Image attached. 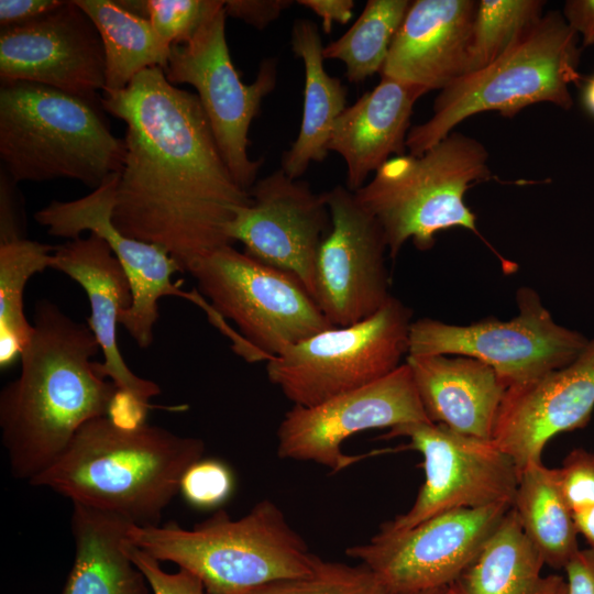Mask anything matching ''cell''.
Segmentation results:
<instances>
[{"mask_svg":"<svg viewBox=\"0 0 594 594\" xmlns=\"http://www.w3.org/2000/svg\"><path fill=\"white\" fill-rule=\"evenodd\" d=\"M292 50L305 67L304 107L297 139L282 158V169L299 178L310 163L322 162L333 124L346 108V87L323 66V46L316 23L295 20L292 29Z\"/></svg>","mask_w":594,"mask_h":594,"instance_id":"25","label":"cell"},{"mask_svg":"<svg viewBox=\"0 0 594 594\" xmlns=\"http://www.w3.org/2000/svg\"><path fill=\"white\" fill-rule=\"evenodd\" d=\"M75 2L94 22L102 40L106 57L103 92L123 90L144 69H166L172 46L157 35L148 19L128 10L120 1Z\"/></svg>","mask_w":594,"mask_h":594,"instance_id":"27","label":"cell"},{"mask_svg":"<svg viewBox=\"0 0 594 594\" xmlns=\"http://www.w3.org/2000/svg\"><path fill=\"white\" fill-rule=\"evenodd\" d=\"M187 273L213 309L234 322L261 360L268 361L334 327L299 279L232 244L198 258Z\"/></svg>","mask_w":594,"mask_h":594,"instance_id":"8","label":"cell"},{"mask_svg":"<svg viewBox=\"0 0 594 594\" xmlns=\"http://www.w3.org/2000/svg\"><path fill=\"white\" fill-rule=\"evenodd\" d=\"M411 422L431 421L405 362L373 383L318 405H293L277 428V455L315 462L336 473L356 460L342 452L349 437Z\"/></svg>","mask_w":594,"mask_h":594,"instance_id":"15","label":"cell"},{"mask_svg":"<svg viewBox=\"0 0 594 594\" xmlns=\"http://www.w3.org/2000/svg\"><path fill=\"white\" fill-rule=\"evenodd\" d=\"M487 161L484 144L451 132L421 155L405 153L384 163L354 195L382 226L389 257L410 239L427 251L438 232L451 228L481 237L464 196L474 183L492 178Z\"/></svg>","mask_w":594,"mask_h":594,"instance_id":"7","label":"cell"},{"mask_svg":"<svg viewBox=\"0 0 594 594\" xmlns=\"http://www.w3.org/2000/svg\"><path fill=\"white\" fill-rule=\"evenodd\" d=\"M424 89L381 76L336 120L328 150L338 153L346 166L345 187L355 193L391 155L405 154L410 118Z\"/></svg>","mask_w":594,"mask_h":594,"instance_id":"22","label":"cell"},{"mask_svg":"<svg viewBox=\"0 0 594 594\" xmlns=\"http://www.w3.org/2000/svg\"><path fill=\"white\" fill-rule=\"evenodd\" d=\"M146 18L168 45L190 41L224 6L223 0H145Z\"/></svg>","mask_w":594,"mask_h":594,"instance_id":"33","label":"cell"},{"mask_svg":"<svg viewBox=\"0 0 594 594\" xmlns=\"http://www.w3.org/2000/svg\"><path fill=\"white\" fill-rule=\"evenodd\" d=\"M296 2L321 19L326 34L331 32L334 23L345 24L353 15V0H298Z\"/></svg>","mask_w":594,"mask_h":594,"instance_id":"43","label":"cell"},{"mask_svg":"<svg viewBox=\"0 0 594 594\" xmlns=\"http://www.w3.org/2000/svg\"><path fill=\"white\" fill-rule=\"evenodd\" d=\"M226 18L223 6L190 41L172 45L164 73L170 84L196 89L229 170L249 191L263 164L249 157V130L263 99L276 86L277 61L263 59L255 80L243 82L230 56Z\"/></svg>","mask_w":594,"mask_h":594,"instance_id":"12","label":"cell"},{"mask_svg":"<svg viewBox=\"0 0 594 594\" xmlns=\"http://www.w3.org/2000/svg\"><path fill=\"white\" fill-rule=\"evenodd\" d=\"M579 534H581L594 550V506L574 514Z\"/></svg>","mask_w":594,"mask_h":594,"instance_id":"44","label":"cell"},{"mask_svg":"<svg viewBox=\"0 0 594 594\" xmlns=\"http://www.w3.org/2000/svg\"><path fill=\"white\" fill-rule=\"evenodd\" d=\"M582 100L587 112L594 116V75L590 77L583 88Z\"/></svg>","mask_w":594,"mask_h":594,"instance_id":"46","label":"cell"},{"mask_svg":"<svg viewBox=\"0 0 594 594\" xmlns=\"http://www.w3.org/2000/svg\"><path fill=\"white\" fill-rule=\"evenodd\" d=\"M56 246L22 239L0 244V369L21 356L33 334L24 314L23 294L29 279L51 268Z\"/></svg>","mask_w":594,"mask_h":594,"instance_id":"29","label":"cell"},{"mask_svg":"<svg viewBox=\"0 0 594 594\" xmlns=\"http://www.w3.org/2000/svg\"><path fill=\"white\" fill-rule=\"evenodd\" d=\"M124 139L95 100L30 81L1 82L0 157L20 182L70 178L96 189L121 170Z\"/></svg>","mask_w":594,"mask_h":594,"instance_id":"5","label":"cell"},{"mask_svg":"<svg viewBox=\"0 0 594 594\" xmlns=\"http://www.w3.org/2000/svg\"><path fill=\"white\" fill-rule=\"evenodd\" d=\"M404 437L422 458L425 482L413 506L380 530H407L443 512L506 503L513 506L519 473L492 440L460 433L435 422L388 429L383 439Z\"/></svg>","mask_w":594,"mask_h":594,"instance_id":"13","label":"cell"},{"mask_svg":"<svg viewBox=\"0 0 594 594\" xmlns=\"http://www.w3.org/2000/svg\"><path fill=\"white\" fill-rule=\"evenodd\" d=\"M594 409V338L568 365L506 388L491 440L518 473L541 462L557 435L584 428Z\"/></svg>","mask_w":594,"mask_h":594,"instance_id":"19","label":"cell"},{"mask_svg":"<svg viewBox=\"0 0 594 594\" xmlns=\"http://www.w3.org/2000/svg\"><path fill=\"white\" fill-rule=\"evenodd\" d=\"M101 107L127 127L117 229L164 248L183 273L232 244L227 227L251 197L229 170L198 96L152 67L123 90L105 92Z\"/></svg>","mask_w":594,"mask_h":594,"instance_id":"1","label":"cell"},{"mask_svg":"<svg viewBox=\"0 0 594 594\" xmlns=\"http://www.w3.org/2000/svg\"><path fill=\"white\" fill-rule=\"evenodd\" d=\"M124 549L132 562L146 578L154 594H206L201 581L191 572L179 568L167 573L157 559L124 540Z\"/></svg>","mask_w":594,"mask_h":594,"instance_id":"36","label":"cell"},{"mask_svg":"<svg viewBox=\"0 0 594 594\" xmlns=\"http://www.w3.org/2000/svg\"><path fill=\"white\" fill-rule=\"evenodd\" d=\"M410 2L369 0L354 24L342 36L323 46L324 59L341 61L352 84L363 82L381 73Z\"/></svg>","mask_w":594,"mask_h":594,"instance_id":"30","label":"cell"},{"mask_svg":"<svg viewBox=\"0 0 594 594\" xmlns=\"http://www.w3.org/2000/svg\"><path fill=\"white\" fill-rule=\"evenodd\" d=\"M512 507L544 564L564 569L580 550L579 531L560 490L557 469L547 468L542 461L528 464L519 472Z\"/></svg>","mask_w":594,"mask_h":594,"instance_id":"28","label":"cell"},{"mask_svg":"<svg viewBox=\"0 0 594 594\" xmlns=\"http://www.w3.org/2000/svg\"><path fill=\"white\" fill-rule=\"evenodd\" d=\"M566 581L557 574L548 575V582L541 594H566Z\"/></svg>","mask_w":594,"mask_h":594,"instance_id":"45","label":"cell"},{"mask_svg":"<svg viewBox=\"0 0 594 594\" xmlns=\"http://www.w3.org/2000/svg\"><path fill=\"white\" fill-rule=\"evenodd\" d=\"M51 268L77 282L90 304L87 323L103 355L97 362L98 372L110 378L119 391L133 395L143 404L160 395V386L134 374L118 345V326L124 310L132 304L129 279L108 243L95 233L76 238L55 248Z\"/></svg>","mask_w":594,"mask_h":594,"instance_id":"20","label":"cell"},{"mask_svg":"<svg viewBox=\"0 0 594 594\" xmlns=\"http://www.w3.org/2000/svg\"><path fill=\"white\" fill-rule=\"evenodd\" d=\"M579 35L562 13L550 11L512 50L487 67L463 75L440 94L432 116L410 128L406 146L421 155L470 117L496 111L514 118L524 108L549 102L573 106L570 85L582 79Z\"/></svg>","mask_w":594,"mask_h":594,"instance_id":"6","label":"cell"},{"mask_svg":"<svg viewBox=\"0 0 594 594\" xmlns=\"http://www.w3.org/2000/svg\"><path fill=\"white\" fill-rule=\"evenodd\" d=\"M323 196L331 227L316 257L314 298L331 324L345 327L371 317L392 297L387 242L353 191L338 185Z\"/></svg>","mask_w":594,"mask_h":594,"instance_id":"16","label":"cell"},{"mask_svg":"<svg viewBox=\"0 0 594 594\" xmlns=\"http://www.w3.org/2000/svg\"><path fill=\"white\" fill-rule=\"evenodd\" d=\"M568 24L582 37V47L594 44V0H568L563 7Z\"/></svg>","mask_w":594,"mask_h":594,"instance_id":"42","label":"cell"},{"mask_svg":"<svg viewBox=\"0 0 594 594\" xmlns=\"http://www.w3.org/2000/svg\"><path fill=\"white\" fill-rule=\"evenodd\" d=\"M564 570L566 594H594V550H579Z\"/></svg>","mask_w":594,"mask_h":594,"instance_id":"40","label":"cell"},{"mask_svg":"<svg viewBox=\"0 0 594 594\" xmlns=\"http://www.w3.org/2000/svg\"><path fill=\"white\" fill-rule=\"evenodd\" d=\"M233 486V474L227 464L216 459H200L183 475L179 493L193 507L212 509L230 497Z\"/></svg>","mask_w":594,"mask_h":594,"instance_id":"34","label":"cell"},{"mask_svg":"<svg viewBox=\"0 0 594 594\" xmlns=\"http://www.w3.org/2000/svg\"><path fill=\"white\" fill-rule=\"evenodd\" d=\"M150 407L133 395L118 389L112 398L107 417L119 427L136 428L145 424Z\"/></svg>","mask_w":594,"mask_h":594,"instance_id":"41","label":"cell"},{"mask_svg":"<svg viewBox=\"0 0 594 594\" xmlns=\"http://www.w3.org/2000/svg\"><path fill=\"white\" fill-rule=\"evenodd\" d=\"M476 7L474 0L411 1L380 75L426 92L465 75Z\"/></svg>","mask_w":594,"mask_h":594,"instance_id":"21","label":"cell"},{"mask_svg":"<svg viewBox=\"0 0 594 594\" xmlns=\"http://www.w3.org/2000/svg\"><path fill=\"white\" fill-rule=\"evenodd\" d=\"M541 0H480L472 23L466 74L481 70L518 44L542 19Z\"/></svg>","mask_w":594,"mask_h":594,"instance_id":"31","label":"cell"},{"mask_svg":"<svg viewBox=\"0 0 594 594\" xmlns=\"http://www.w3.org/2000/svg\"><path fill=\"white\" fill-rule=\"evenodd\" d=\"M512 505L440 513L403 531L380 530L346 556L373 571L395 594L452 584Z\"/></svg>","mask_w":594,"mask_h":594,"instance_id":"14","label":"cell"},{"mask_svg":"<svg viewBox=\"0 0 594 594\" xmlns=\"http://www.w3.org/2000/svg\"><path fill=\"white\" fill-rule=\"evenodd\" d=\"M1 82L30 81L89 100L106 85L99 32L73 1L0 33Z\"/></svg>","mask_w":594,"mask_h":594,"instance_id":"18","label":"cell"},{"mask_svg":"<svg viewBox=\"0 0 594 594\" xmlns=\"http://www.w3.org/2000/svg\"><path fill=\"white\" fill-rule=\"evenodd\" d=\"M557 474L562 495L574 514L594 506L593 453L582 448L572 450Z\"/></svg>","mask_w":594,"mask_h":594,"instance_id":"35","label":"cell"},{"mask_svg":"<svg viewBox=\"0 0 594 594\" xmlns=\"http://www.w3.org/2000/svg\"><path fill=\"white\" fill-rule=\"evenodd\" d=\"M543 565L510 507L452 585L458 594H541Z\"/></svg>","mask_w":594,"mask_h":594,"instance_id":"26","label":"cell"},{"mask_svg":"<svg viewBox=\"0 0 594 594\" xmlns=\"http://www.w3.org/2000/svg\"><path fill=\"white\" fill-rule=\"evenodd\" d=\"M249 194L251 202L237 208L227 227L229 240L241 242L256 261L294 275L314 297L316 257L331 227L323 193L278 168Z\"/></svg>","mask_w":594,"mask_h":594,"instance_id":"17","label":"cell"},{"mask_svg":"<svg viewBox=\"0 0 594 594\" xmlns=\"http://www.w3.org/2000/svg\"><path fill=\"white\" fill-rule=\"evenodd\" d=\"M249 594H395L366 565L326 561L318 557L306 575L276 581Z\"/></svg>","mask_w":594,"mask_h":594,"instance_id":"32","label":"cell"},{"mask_svg":"<svg viewBox=\"0 0 594 594\" xmlns=\"http://www.w3.org/2000/svg\"><path fill=\"white\" fill-rule=\"evenodd\" d=\"M415 386L431 422L491 440L506 387L487 364L466 355H407Z\"/></svg>","mask_w":594,"mask_h":594,"instance_id":"23","label":"cell"},{"mask_svg":"<svg viewBox=\"0 0 594 594\" xmlns=\"http://www.w3.org/2000/svg\"><path fill=\"white\" fill-rule=\"evenodd\" d=\"M518 315L503 321L490 317L458 326L431 318L411 322L407 355H466L491 366L509 387L571 363L588 340L558 324L538 293L522 286L516 294Z\"/></svg>","mask_w":594,"mask_h":594,"instance_id":"10","label":"cell"},{"mask_svg":"<svg viewBox=\"0 0 594 594\" xmlns=\"http://www.w3.org/2000/svg\"><path fill=\"white\" fill-rule=\"evenodd\" d=\"M63 3L59 0H0L1 30L26 24Z\"/></svg>","mask_w":594,"mask_h":594,"instance_id":"39","label":"cell"},{"mask_svg":"<svg viewBox=\"0 0 594 594\" xmlns=\"http://www.w3.org/2000/svg\"><path fill=\"white\" fill-rule=\"evenodd\" d=\"M411 310L389 300L371 317L332 327L266 361V375L293 405L310 407L373 383L408 354Z\"/></svg>","mask_w":594,"mask_h":594,"instance_id":"9","label":"cell"},{"mask_svg":"<svg viewBox=\"0 0 594 594\" xmlns=\"http://www.w3.org/2000/svg\"><path fill=\"white\" fill-rule=\"evenodd\" d=\"M100 346L88 323L56 304L35 306L20 375L0 393L1 441L11 475L30 482L51 468L89 420L108 416L118 387L97 370Z\"/></svg>","mask_w":594,"mask_h":594,"instance_id":"2","label":"cell"},{"mask_svg":"<svg viewBox=\"0 0 594 594\" xmlns=\"http://www.w3.org/2000/svg\"><path fill=\"white\" fill-rule=\"evenodd\" d=\"M120 172L109 175L90 194L70 201L53 200L36 211L34 219L53 237L76 239L89 231L103 239L120 262L131 286L132 304L120 318L122 324L141 349L153 342L158 318V300L166 296L180 297L199 306L224 336L234 330L200 293L185 292L182 280L173 283L178 263L162 246L123 234L113 223Z\"/></svg>","mask_w":594,"mask_h":594,"instance_id":"11","label":"cell"},{"mask_svg":"<svg viewBox=\"0 0 594 594\" xmlns=\"http://www.w3.org/2000/svg\"><path fill=\"white\" fill-rule=\"evenodd\" d=\"M15 185L7 170H1L0 244L25 239V217Z\"/></svg>","mask_w":594,"mask_h":594,"instance_id":"37","label":"cell"},{"mask_svg":"<svg viewBox=\"0 0 594 594\" xmlns=\"http://www.w3.org/2000/svg\"><path fill=\"white\" fill-rule=\"evenodd\" d=\"M405 594H458L452 584Z\"/></svg>","mask_w":594,"mask_h":594,"instance_id":"47","label":"cell"},{"mask_svg":"<svg viewBox=\"0 0 594 594\" xmlns=\"http://www.w3.org/2000/svg\"><path fill=\"white\" fill-rule=\"evenodd\" d=\"M204 452L199 438L147 424L122 428L103 416L86 422L61 458L29 483L136 526H158L183 475Z\"/></svg>","mask_w":594,"mask_h":594,"instance_id":"3","label":"cell"},{"mask_svg":"<svg viewBox=\"0 0 594 594\" xmlns=\"http://www.w3.org/2000/svg\"><path fill=\"white\" fill-rule=\"evenodd\" d=\"M127 540L158 561L174 562L195 574L206 594H249L310 573L318 559L270 499L260 501L238 519L219 509L191 529L175 521L131 525Z\"/></svg>","mask_w":594,"mask_h":594,"instance_id":"4","label":"cell"},{"mask_svg":"<svg viewBox=\"0 0 594 594\" xmlns=\"http://www.w3.org/2000/svg\"><path fill=\"white\" fill-rule=\"evenodd\" d=\"M292 3L293 1L289 0H226L224 11L227 16L242 20L257 30H263Z\"/></svg>","mask_w":594,"mask_h":594,"instance_id":"38","label":"cell"},{"mask_svg":"<svg viewBox=\"0 0 594 594\" xmlns=\"http://www.w3.org/2000/svg\"><path fill=\"white\" fill-rule=\"evenodd\" d=\"M124 517L73 503L75 560L62 594H148L150 584L124 549Z\"/></svg>","mask_w":594,"mask_h":594,"instance_id":"24","label":"cell"}]
</instances>
